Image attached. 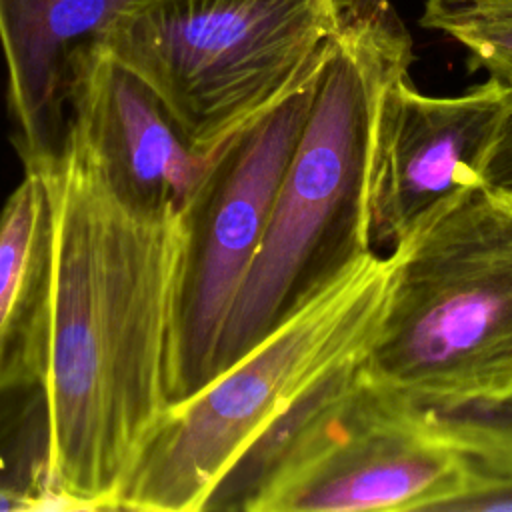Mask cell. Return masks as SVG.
Masks as SVG:
<instances>
[{"label":"cell","mask_w":512,"mask_h":512,"mask_svg":"<svg viewBox=\"0 0 512 512\" xmlns=\"http://www.w3.org/2000/svg\"><path fill=\"white\" fill-rule=\"evenodd\" d=\"M326 50L304 80L224 154L206 196L192 212L178 400L214 374L226 316L262 242L280 180L310 114Z\"/></svg>","instance_id":"cell-7"},{"label":"cell","mask_w":512,"mask_h":512,"mask_svg":"<svg viewBox=\"0 0 512 512\" xmlns=\"http://www.w3.org/2000/svg\"><path fill=\"white\" fill-rule=\"evenodd\" d=\"M50 232L46 182L36 166H24V178L0 212V368L18 348L40 302Z\"/></svg>","instance_id":"cell-11"},{"label":"cell","mask_w":512,"mask_h":512,"mask_svg":"<svg viewBox=\"0 0 512 512\" xmlns=\"http://www.w3.org/2000/svg\"><path fill=\"white\" fill-rule=\"evenodd\" d=\"M512 90L496 78L456 96L422 94L408 76L384 94L370 160L368 234L394 250L442 198L482 182Z\"/></svg>","instance_id":"cell-8"},{"label":"cell","mask_w":512,"mask_h":512,"mask_svg":"<svg viewBox=\"0 0 512 512\" xmlns=\"http://www.w3.org/2000/svg\"><path fill=\"white\" fill-rule=\"evenodd\" d=\"M412 62V36L390 0H340L310 114L226 316L212 376L374 252L368 234L374 132L386 90L408 76Z\"/></svg>","instance_id":"cell-2"},{"label":"cell","mask_w":512,"mask_h":512,"mask_svg":"<svg viewBox=\"0 0 512 512\" xmlns=\"http://www.w3.org/2000/svg\"><path fill=\"white\" fill-rule=\"evenodd\" d=\"M476 476L474 462L420 406L360 368L308 426L252 512H440Z\"/></svg>","instance_id":"cell-6"},{"label":"cell","mask_w":512,"mask_h":512,"mask_svg":"<svg viewBox=\"0 0 512 512\" xmlns=\"http://www.w3.org/2000/svg\"><path fill=\"white\" fill-rule=\"evenodd\" d=\"M388 260L364 376L418 406L512 400V194L452 192Z\"/></svg>","instance_id":"cell-3"},{"label":"cell","mask_w":512,"mask_h":512,"mask_svg":"<svg viewBox=\"0 0 512 512\" xmlns=\"http://www.w3.org/2000/svg\"><path fill=\"white\" fill-rule=\"evenodd\" d=\"M440 512H512V474L478 476Z\"/></svg>","instance_id":"cell-14"},{"label":"cell","mask_w":512,"mask_h":512,"mask_svg":"<svg viewBox=\"0 0 512 512\" xmlns=\"http://www.w3.org/2000/svg\"><path fill=\"white\" fill-rule=\"evenodd\" d=\"M338 16L340 0H134L100 48L222 156L320 62Z\"/></svg>","instance_id":"cell-5"},{"label":"cell","mask_w":512,"mask_h":512,"mask_svg":"<svg viewBox=\"0 0 512 512\" xmlns=\"http://www.w3.org/2000/svg\"><path fill=\"white\" fill-rule=\"evenodd\" d=\"M134 0H0L8 104L24 166L50 158L66 132L78 56L98 46Z\"/></svg>","instance_id":"cell-10"},{"label":"cell","mask_w":512,"mask_h":512,"mask_svg":"<svg viewBox=\"0 0 512 512\" xmlns=\"http://www.w3.org/2000/svg\"><path fill=\"white\" fill-rule=\"evenodd\" d=\"M0 510H60L46 396L16 350L0 368Z\"/></svg>","instance_id":"cell-12"},{"label":"cell","mask_w":512,"mask_h":512,"mask_svg":"<svg viewBox=\"0 0 512 512\" xmlns=\"http://www.w3.org/2000/svg\"><path fill=\"white\" fill-rule=\"evenodd\" d=\"M482 182L506 194H512V100L492 142L482 172Z\"/></svg>","instance_id":"cell-15"},{"label":"cell","mask_w":512,"mask_h":512,"mask_svg":"<svg viewBox=\"0 0 512 512\" xmlns=\"http://www.w3.org/2000/svg\"><path fill=\"white\" fill-rule=\"evenodd\" d=\"M68 122L132 200L194 212L224 158L194 150L154 92L98 46L74 64Z\"/></svg>","instance_id":"cell-9"},{"label":"cell","mask_w":512,"mask_h":512,"mask_svg":"<svg viewBox=\"0 0 512 512\" xmlns=\"http://www.w3.org/2000/svg\"><path fill=\"white\" fill-rule=\"evenodd\" d=\"M32 166L50 198V258L16 352L46 396L60 510H120L180 392L192 214L118 190L68 120Z\"/></svg>","instance_id":"cell-1"},{"label":"cell","mask_w":512,"mask_h":512,"mask_svg":"<svg viewBox=\"0 0 512 512\" xmlns=\"http://www.w3.org/2000/svg\"><path fill=\"white\" fill-rule=\"evenodd\" d=\"M388 276V254L368 252L234 364L172 402L120 510H204L224 474L276 416L328 374L364 356Z\"/></svg>","instance_id":"cell-4"},{"label":"cell","mask_w":512,"mask_h":512,"mask_svg":"<svg viewBox=\"0 0 512 512\" xmlns=\"http://www.w3.org/2000/svg\"><path fill=\"white\" fill-rule=\"evenodd\" d=\"M420 24L462 44L472 68L512 90V0H426Z\"/></svg>","instance_id":"cell-13"}]
</instances>
